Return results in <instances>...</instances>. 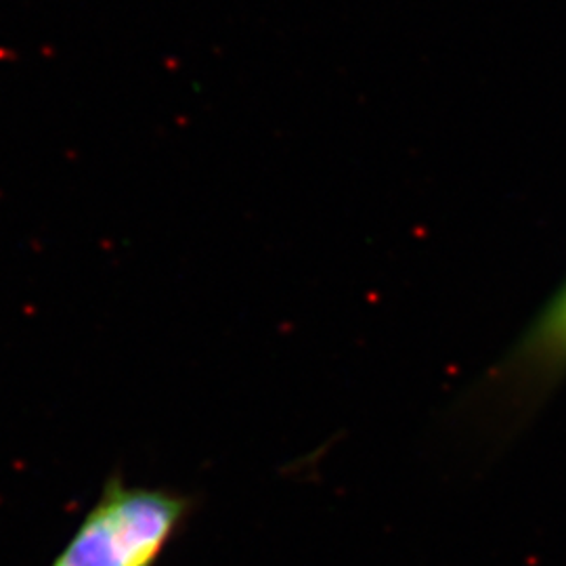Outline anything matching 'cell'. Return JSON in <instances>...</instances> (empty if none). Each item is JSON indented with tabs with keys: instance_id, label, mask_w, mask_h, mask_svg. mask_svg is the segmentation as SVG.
<instances>
[{
	"instance_id": "1",
	"label": "cell",
	"mask_w": 566,
	"mask_h": 566,
	"mask_svg": "<svg viewBox=\"0 0 566 566\" xmlns=\"http://www.w3.org/2000/svg\"><path fill=\"white\" fill-rule=\"evenodd\" d=\"M196 500L112 474L99 500L49 566H156L193 514Z\"/></svg>"
},
{
	"instance_id": "2",
	"label": "cell",
	"mask_w": 566,
	"mask_h": 566,
	"mask_svg": "<svg viewBox=\"0 0 566 566\" xmlns=\"http://www.w3.org/2000/svg\"><path fill=\"white\" fill-rule=\"evenodd\" d=\"M525 353L535 365L558 367L566 364V290L533 329Z\"/></svg>"
}]
</instances>
